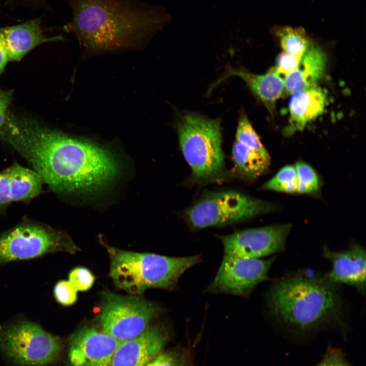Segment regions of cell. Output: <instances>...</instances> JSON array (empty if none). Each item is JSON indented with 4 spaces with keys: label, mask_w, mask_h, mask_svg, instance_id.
<instances>
[{
    "label": "cell",
    "mask_w": 366,
    "mask_h": 366,
    "mask_svg": "<svg viewBox=\"0 0 366 366\" xmlns=\"http://www.w3.org/2000/svg\"><path fill=\"white\" fill-rule=\"evenodd\" d=\"M1 139L59 193L97 191L117 176L113 155L92 142L53 130L32 118L9 114Z\"/></svg>",
    "instance_id": "cell-1"
},
{
    "label": "cell",
    "mask_w": 366,
    "mask_h": 366,
    "mask_svg": "<svg viewBox=\"0 0 366 366\" xmlns=\"http://www.w3.org/2000/svg\"><path fill=\"white\" fill-rule=\"evenodd\" d=\"M72 18L64 27L86 53L138 48L160 26L159 12L142 0H67Z\"/></svg>",
    "instance_id": "cell-2"
},
{
    "label": "cell",
    "mask_w": 366,
    "mask_h": 366,
    "mask_svg": "<svg viewBox=\"0 0 366 366\" xmlns=\"http://www.w3.org/2000/svg\"><path fill=\"white\" fill-rule=\"evenodd\" d=\"M269 315L293 329L306 331L341 323L343 303L337 285L300 273L276 281L267 294Z\"/></svg>",
    "instance_id": "cell-3"
},
{
    "label": "cell",
    "mask_w": 366,
    "mask_h": 366,
    "mask_svg": "<svg viewBox=\"0 0 366 366\" xmlns=\"http://www.w3.org/2000/svg\"><path fill=\"white\" fill-rule=\"evenodd\" d=\"M105 247L110 258V276L117 288L132 295L153 288L174 290L184 272L201 260L199 255L168 257Z\"/></svg>",
    "instance_id": "cell-4"
},
{
    "label": "cell",
    "mask_w": 366,
    "mask_h": 366,
    "mask_svg": "<svg viewBox=\"0 0 366 366\" xmlns=\"http://www.w3.org/2000/svg\"><path fill=\"white\" fill-rule=\"evenodd\" d=\"M176 129L192 180L204 184L222 178L225 167L220 119L188 113L179 119Z\"/></svg>",
    "instance_id": "cell-5"
},
{
    "label": "cell",
    "mask_w": 366,
    "mask_h": 366,
    "mask_svg": "<svg viewBox=\"0 0 366 366\" xmlns=\"http://www.w3.org/2000/svg\"><path fill=\"white\" fill-rule=\"evenodd\" d=\"M267 203L234 191L209 192L186 211L193 228L223 226L247 220L268 212Z\"/></svg>",
    "instance_id": "cell-6"
},
{
    "label": "cell",
    "mask_w": 366,
    "mask_h": 366,
    "mask_svg": "<svg viewBox=\"0 0 366 366\" xmlns=\"http://www.w3.org/2000/svg\"><path fill=\"white\" fill-rule=\"evenodd\" d=\"M0 349L20 366H45L57 360L62 344L37 324L21 321L0 329Z\"/></svg>",
    "instance_id": "cell-7"
},
{
    "label": "cell",
    "mask_w": 366,
    "mask_h": 366,
    "mask_svg": "<svg viewBox=\"0 0 366 366\" xmlns=\"http://www.w3.org/2000/svg\"><path fill=\"white\" fill-rule=\"evenodd\" d=\"M159 310L154 302L142 296L105 291L99 321L103 332L121 342L141 334Z\"/></svg>",
    "instance_id": "cell-8"
},
{
    "label": "cell",
    "mask_w": 366,
    "mask_h": 366,
    "mask_svg": "<svg viewBox=\"0 0 366 366\" xmlns=\"http://www.w3.org/2000/svg\"><path fill=\"white\" fill-rule=\"evenodd\" d=\"M59 232L36 224H22L0 237V263L33 258L72 249Z\"/></svg>",
    "instance_id": "cell-9"
},
{
    "label": "cell",
    "mask_w": 366,
    "mask_h": 366,
    "mask_svg": "<svg viewBox=\"0 0 366 366\" xmlns=\"http://www.w3.org/2000/svg\"><path fill=\"white\" fill-rule=\"evenodd\" d=\"M275 257L263 260L224 256L219 270L205 292L248 297L268 272Z\"/></svg>",
    "instance_id": "cell-10"
},
{
    "label": "cell",
    "mask_w": 366,
    "mask_h": 366,
    "mask_svg": "<svg viewBox=\"0 0 366 366\" xmlns=\"http://www.w3.org/2000/svg\"><path fill=\"white\" fill-rule=\"evenodd\" d=\"M290 224H277L250 228L230 234L219 235L224 256L260 259L284 251Z\"/></svg>",
    "instance_id": "cell-11"
},
{
    "label": "cell",
    "mask_w": 366,
    "mask_h": 366,
    "mask_svg": "<svg viewBox=\"0 0 366 366\" xmlns=\"http://www.w3.org/2000/svg\"><path fill=\"white\" fill-rule=\"evenodd\" d=\"M232 159L236 173L247 180L260 176L270 164L269 154L245 113L238 120Z\"/></svg>",
    "instance_id": "cell-12"
},
{
    "label": "cell",
    "mask_w": 366,
    "mask_h": 366,
    "mask_svg": "<svg viewBox=\"0 0 366 366\" xmlns=\"http://www.w3.org/2000/svg\"><path fill=\"white\" fill-rule=\"evenodd\" d=\"M120 343L103 331L84 327L70 338V362L72 366H110Z\"/></svg>",
    "instance_id": "cell-13"
},
{
    "label": "cell",
    "mask_w": 366,
    "mask_h": 366,
    "mask_svg": "<svg viewBox=\"0 0 366 366\" xmlns=\"http://www.w3.org/2000/svg\"><path fill=\"white\" fill-rule=\"evenodd\" d=\"M322 257L332 264L331 269L324 276L336 285L344 284L354 287L361 294L365 288V250L356 242L345 250L334 251L322 247Z\"/></svg>",
    "instance_id": "cell-14"
},
{
    "label": "cell",
    "mask_w": 366,
    "mask_h": 366,
    "mask_svg": "<svg viewBox=\"0 0 366 366\" xmlns=\"http://www.w3.org/2000/svg\"><path fill=\"white\" fill-rule=\"evenodd\" d=\"M168 339L162 326L149 325L138 336L120 343L110 366H145L161 352Z\"/></svg>",
    "instance_id": "cell-15"
},
{
    "label": "cell",
    "mask_w": 366,
    "mask_h": 366,
    "mask_svg": "<svg viewBox=\"0 0 366 366\" xmlns=\"http://www.w3.org/2000/svg\"><path fill=\"white\" fill-rule=\"evenodd\" d=\"M40 18L0 28L9 61H19L28 52L43 43L60 40L61 36L47 37L41 26Z\"/></svg>",
    "instance_id": "cell-16"
},
{
    "label": "cell",
    "mask_w": 366,
    "mask_h": 366,
    "mask_svg": "<svg viewBox=\"0 0 366 366\" xmlns=\"http://www.w3.org/2000/svg\"><path fill=\"white\" fill-rule=\"evenodd\" d=\"M326 103L325 93L316 86L292 94L289 102L290 118L285 130L286 134L303 130L308 123L324 112Z\"/></svg>",
    "instance_id": "cell-17"
},
{
    "label": "cell",
    "mask_w": 366,
    "mask_h": 366,
    "mask_svg": "<svg viewBox=\"0 0 366 366\" xmlns=\"http://www.w3.org/2000/svg\"><path fill=\"white\" fill-rule=\"evenodd\" d=\"M224 75L214 84L218 85L231 76L242 79L252 93L263 103L272 114L277 100L284 90V79L274 68L264 74H255L241 69L227 68Z\"/></svg>",
    "instance_id": "cell-18"
},
{
    "label": "cell",
    "mask_w": 366,
    "mask_h": 366,
    "mask_svg": "<svg viewBox=\"0 0 366 366\" xmlns=\"http://www.w3.org/2000/svg\"><path fill=\"white\" fill-rule=\"evenodd\" d=\"M326 57L322 50L311 44L296 68L284 79V89L288 94L313 88L323 76Z\"/></svg>",
    "instance_id": "cell-19"
},
{
    "label": "cell",
    "mask_w": 366,
    "mask_h": 366,
    "mask_svg": "<svg viewBox=\"0 0 366 366\" xmlns=\"http://www.w3.org/2000/svg\"><path fill=\"white\" fill-rule=\"evenodd\" d=\"M6 170L12 182L14 201L28 200L41 193L44 182L36 171L17 163H14Z\"/></svg>",
    "instance_id": "cell-20"
},
{
    "label": "cell",
    "mask_w": 366,
    "mask_h": 366,
    "mask_svg": "<svg viewBox=\"0 0 366 366\" xmlns=\"http://www.w3.org/2000/svg\"><path fill=\"white\" fill-rule=\"evenodd\" d=\"M277 35L283 51L299 59L312 44L304 30L301 28L282 27L278 29Z\"/></svg>",
    "instance_id": "cell-21"
},
{
    "label": "cell",
    "mask_w": 366,
    "mask_h": 366,
    "mask_svg": "<svg viewBox=\"0 0 366 366\" xmlns=\"http://www.w3.org/2000/svg\"><path fill=\"white\" fill-rule=\"evenodd\" d=\"M297 176L295 166L288 165L282 168L273 177L266 182L263 190L292 193L297 191Z\"/></svg>",
    "instance_id": "cell-22"
},
{
    "label": "cell",
    "mask_w": 366,
    "mask_h": 366,
    "mask_svg": "<svg viewBox=\"0 0 366 366\" xmlns=\"http://www.w3.org/2000/svg\"><path fill=\"white\" fill-rule=\"evenodd\" d=\"M297 176V191L300 193H311L319 187V180L315 171L308 164L302 162L295 166Z\"/></svg>",
    "instance_id": "cell-23"
},
{
    "label": "cell",
    "mask_w": 366,
    "mask_h": 366,
    "mask_svg": "<svg viewBox=\"0 0 366 366\" xmlns=\"http://www.w3.org/2000/svg\"><path fill=\"white\" fill-rule=\"evenodd\" d=\"M94 280V277L90 271L83 267L75 268L69 275V281L78 291H85L89 289Z\"/></svg>",
    "instance_id": "cell-24"
},
{
    "label": "cell",
    "mask_w": 366,
    "mask_h": 366,
    "mask_svg": "<svg viewBox=\"0 0 366 366\" xmlns=\"http://www.w3.org/2000/svg\"><path fill=\"white\" fill-rule=\"evenodd\" d=\"M77 289L69 280L58 282L54 289L56 299L64 306L74 304L77 298Z\"/></svg>",
    "instance_id": "cell-25"
},
{
    "label": "cell",
    "mask_w": 366,
    "mask_h": 366,
    "mask_svg": "<svg viewBox=\"0 0 366 366\" xmlns=\"http://www.w3.org/2000/svg\"><path fill=\"white\" fill-rule=\"evenodd\" d=\"M145 366H187L183 354L173 350L160 353Z\"/></svg>",
    "instance_id": "cell-26"
},
{
    "label": "cell",
    "mask_w": 366,
    "mask_h": 366,
    "mask_svg": "<svg viewBox=\"0 0 366 366\" xmlns=\"http://www.w3.org/2000/svg\"><path fill=\"white\" fill-rule=\"evenodd\" d=\"M299 58L283 51L278 56L275 69L281 76L285 77L293 71L298 66Z\"/></svg>",
    "instance_id": "cell-27"
},
{
    "label": "cell",
    "mask_w": 366,
    "mask_h": 366,
    "mask_svg": "<svg viewBox=\"0 0 366 366\" xmlns=\"http://www.w3.org/2000/svg\"><path fill=\"white\" fill-rule=\"evenodd\" d=\"M13 202L12 184L6 169L0 172V209Z\"/></svg>",
    "instance_id": "cell-28"
},
{
    "label": "cell",
    "mask_w": 366,
    "mask_h": 366,
    "mask_svg": "<svg viewBox=\"0 0 366 366\" xmlns=\"http://www.w3.org/2000/svg\"><path fill=\"white\" fill-rule=\"evenodd\" d=\"M12 99L11 91L0 90V131L3 129L6 122Z\"/></svg>",
    "instance_id": "cell-29"
},
{
    "label": "cell",
    "mask_w": 366,
    "mask_h": 366,
    "mask_svg": "<svg viewBox=\"0 0 366 366\" xmlns=\"http://www.w3.org/2000/svg\"><path fill=\"white\" fill-rule=\"evenodd\" d=\"M316 366H350L338 350L328 352L322 361Z\"/></svg>",
    "instance_id": "cell-30"
},
{
    "label": "cell",
    "mask_w": 366,
    "mask_h": 366,
    "mask_svg": "<svg viewBox=\"0 0 366 366\" xmlns=\"http://www.w3.org/2000/svg\"><path fill=\"white\" fill-rule=\"evenodd\" d=\"M9 62L8 57L0 29V76L3 73L6 65Z\"/></svg>",
    "instance_id": "cell-31"
}]
</instances>
